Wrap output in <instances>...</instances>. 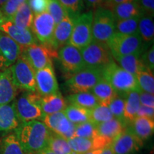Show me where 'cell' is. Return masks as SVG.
<instances>
[{"label": "cell", "mask_w": 154, "mask_h": 154, "mask_svg": "<svg viewBox=\"0 0 154 154\" xmlns=\"http://www.w3.org/2000/svg\"><path fill=\"white\" fill-rule=\"evenodd\" d=\"M90 92H91L96 98L99 105L105 106H108L113 98L118 95L111 84L104 79L100 80L92 88Z\"/></svg>", "instance_id": "cell-23"}, {"label": "cell", "mask_w": 154, "mask_h": 154, "mask_svg": "<svg viewBox=\"0 0 154 154\" xmlns=\"http://www.w3.org/2000/svg\"><path fill=\"white\" fill-rule=\"evenodd\" d=\"M22 57L34 71L53 66L52 58H57V50L50 46L35 44L22 47Z\"/></svg>", "instance_id": "cell-5"}, {"label": "cell", "mask_w": 154, "mask_h": 154, "mask_svg": "<svg viewBox=\"0 0 154 154\" xmlns=\"http://www.w3.org/2000/svg\"><path fill=\"white\" fill-rule=\"evenodd\" d=\"M143 40L139 33L125 35L115 33L108 42L112 57H120L129 54H140Z\"/></svg>", "instance_id": "cell-7"}, {"label": "cell", "mask_w": 154, "mask_h": 154, "mask_svg": "<svg viewBox=\"0 0 154 154\" xmlns=\"http://www.w3.org/2000/svg\"><path fill=\"white\" fill-rule=\"evenodd\" d=\"M41 96L36 92L25 91L13 101L14 110L19 122L42 120L44 117L41 106Z\"/></svg>", "instance_id": "cell-3"}, {"label": "cell", "mask_w": 154, "mask_h": 154, "mask_svg": "<svg viewBox=\"0 0 154 154\" xmlns=\"http://www.w3.org/2000/svg\"><path fill=\"white\" fill-rule=\"evenodd\" d=\"M47 148L55 154H73L68 140L51 132Z\"/></svg>", "instance_id": "cell-34"}, {"label": "cell", "mask_w": 154, "mask_h": 154, "mask_svg": "<svg viewBox=\"0 0 154 154\" xmlns=\"http://www.w3.org/2000/svg\"><path fill=\"white\" fill-rule=\"evenodd\" d=\"M101 154H114L113 153V151L112 150V148H111V145L106 147L105 149H103V151H101Z\"/></svg>", "instance_id": "cell-50"}, {"label": "cell", "mask_w": 154, "mask_h": 154, "mask_svg": "<svg viewBox=\"0 0 154 154\" xmlns=\"http://www.w3.org/2000/svg\"><path fill=\"white\" fill-rule=\"evenodd\" d=\"M142 63L146 69H149L151 72H153L154 69V47L153 44L150 47L149 50L143 54V55L140 57Z\"/></svg>", "instance_id": "cell-45"}, {"label": "cell", "mask_w": 154, "mask_h": 154, "mask_svg": "<svg viewBox=\"0 0 154 154\" xmlns=\"http://www.w3.org/2000/svg\"><path fill=\"white\" fill-rule=\"evenodd\" d=\"M126 126L116 119L96 125V131L99 136L113 140L124 131Z\"/></svg>", "instance_id": "cell-28"}, {"label": "cell", "mask_w": 154, "mask_h": 154, "mask_svg": "<svg viewBox=\"0 0 154 154\" xmlns=\"http://www.w3.org/2000/svg\"><path fill=\"white\" fill-rule=\"evenodd\" d=\"M140 17L116 21L115 33L125 35L138 34V22Z\"/></svg>", "instance_id": "cell-33"}, {"label": "cell", "mask_w": 154, "mask_h": 154, "mask_svg": "<svg viewBox=\"0 0 154 154\" xmlns=\"http://www.w3.org/2000/svg\"><path fill=\"white\" fill-rule=\"evenodd\" d=\"M143 146L140 140L133 132L130 126L126 127L124 131L113 140L111 144L114 154H133Z\"/></svg>", "instance_id": "cell-15"}, {"label": "cell", "mask_w": 154, "mask_h": 154, "mask_svg": "<svg viewBox=\"0 0 154 154\" xmlns=\"http://www.w3.org/2000/svg\"><path fill=\"white\" fill-rule=\"evenodd\" d=\"M115 18L112 11L105 7L96 8L93 12L92 38L94 41L107 44L115 34Z\"/></svg>", "instance_id": "cell-4"}, {"label": "cell", "mask_w": 154, "mask_h": 154, "mask_svg": "<svg viewBox=\"0 0 154 154\" xmlns=\"http://www.w3.org/2000/svg\"><path fill=\"white\" fill-rule=\"evenodd\" d=\"M0 32L7 34L22 47L38 44L37 40L31 29L19 27L10 20H5L1 24Z\"/></svg>", "instance_id": "cell-18"}, {"label": "cell", "mask_w": 154, "mask_h": 154, "mask_svg": "<svg viewBox=\"0 0 154 154\" xmlns=\"http://www.w3.org/2000/svg\"><path fill=\"white\" fill-rule=\"evenodd\" d=\"M106 0H84V5L88 9H95L98 7H103Z\"/></svg>", "instance_id": "cell-48"}, {"label": "cell", "mask_w": 154, "mask_h": 154, "mask_svg": "<svg viewBox=\"0 0 154 154\" xmlns=\"http://www.w3.org/2000/svg\"><path fill=\"white\" fill-rule=\"evenodd\" d=\"M115 20H123L142 16L141 11L136 1L122 3L115 6L111 9Z\"/></svg>", "instance_id": "cell-26"}, {"label": "cell", "mask_w": 154, "mask_h": 154, "mask_svg": "<svg viewBox=\"0 0 154 154\" xmlns=\"http://www.w3.org/2000/svg\"><path fill=\"white\" fill-rule=\"evenodd\" d=\"M137 137L143 141L153 135L154 131V120L146 117H136L129 126Z\"/></svg>", "instance_id": "cell-24"}, {"label": "cell", "mask_w": 154, "mask_h": 154, "mask_svg": "<svg viewBox=\"0 0 154 154\" xmlns=\"http://www.w3.org/2000/svg\"><path fill=\"white\" fill-rule=\"evenodd\" d=\"M34 154H55V153H54L52 151H51L49 149H48V148H47V149L42 150V151L38 152V153H34Z\"/></svg>", "instance_id": "cell-51"}, {"label": "cell", "mask_w": 154, "mask_h": 154, "mask_svg": "<svg viewBox=\"0 0 154 154\" xmlns=\"http://www.w3.org/2000/svg\"><path fill=\"white\" fill-rule=\"evenodd\" d=\"M142 15L151 17L154 16V0H136Z\"/></svg>", "instance_id": "cell-44"}, {"label": "cell", "mask_w": 154, "mask_h": 154, "mask_svg": "<svg viewBox=\"0 0 154 154\" xmlns=\"http://www.w3.org/2000/svg\"><path fill=\"white\" fill-rule=\"evenodd\" d=\"M49 0H28L27 3L34 14H38L47 11Z\"/></svg>", "instance_id": "cell-43"}, {"label": "cell", "mask_w": 154, "mask_h": 154, "mask_svg": "<svg viewBox=\"0 0 154 154\" xmlns=\"http://www.w3.org/2000/svg\"><path fill=\"white\" fill-rule=\"evenodd\" d=\"M22 47L0 32V72L12 66L22 55Z\"/></svg>", "instance_id": "cell-14"}, {"label": "cell", "mask_w": 154, "mask_h": 154, "mask_svg": "<svg viewBox=\"0 0 154 154\" xmlns=\"http://www.w3.org/2000/svg\"><path fill=\"white\" fill-rule=\"evenodd\" d=\"M139 99L140 103L141 106L150 108H154L153 94L143 91L142 90H140V91H139Z\"/></svg>", "instance_id": "cell-46"}, {"label": "cell", "mask_w": 154, "mask_h": 154, "mask_svg": "<svg viewBox=\"0 0 154 154\" xmlns=\"http://www.w3.org/2000/svg\"><path fill=\"white\" fill-rule=\"evenodd\" d=\"M73 27L74 20L67 15L59 24L56 25L51 47L57 50L68 44L69 38L72 35Z\"/></svg>", "instance_id": "cell-20"}, {"label": "cell", "mask_w": 154, "mask_h": 154, "mask_svg": "<svg viewBox=\"0 0 154 154\" xmlns=\"http://www.w3.org/2000/svg\"><path fill=\"white\" fill-rule=\"evenodd\" d=\"M119 66L127 72L130 73L136 76V75L146 68L142 63L140 54H129L120 57H113Z\"/></svg>", "instance_id": "cell-25"}, {"label": "cell", "mask_w": 154, "mask_h": 154, "mask_svg": "<svg viewBox=\"0 0 154 154\" xmlns=\"http://www.w3.org/2000/svg\"><path fill=\"white\" fill-rule=\"evenodd\" d=\"M89 121L94 125H98L113 119L109 107L98 105L91 109H88Z\"/></svg>", "instance_id": "cell-36"}, {"label": "cell", "mask_w": 154, "mask_h": 154, "mask_svg": "<svg viewBox=\"0 0 154 154\" xmlns=\"http://www.w3.org/2000/svg\"><path fill=\"white\" fill-rule=\"evenodd\" d=\"M7 0H0V9L3 7V5L7 2Z\"/></svg>", "instance_id": "cell-54"}, {"label": "cell", "mask_w": 154, "mask_h": 154, "mask_svg": "<svg viewBox=\"0 0 154 154\" xmlns=\"http://www.w3.org/2000/svg\"><path fill=\"white\" fill-rule=\"evenodd\" d=\"M102 151H103V149H96L93 150V151L86 152V153L83 154H101Z\"/></svg>", "instance_id": "cell-52"}, {"label": "cell", "mask_w": 154, "mask_h": 154, "mask_svg": "<svg viewBox=\"0 0 154 154\" xmlns=\"http://www.w3.org/2000/svg\"><path fill=\"white\" fill-rule=\"evenodd\" d=\"M18 88L11 77L10 69L0 72V105L9 104L16 99Z\"/></svg>", "instance_id": "cell-21"}, {"label": "cell", "mask_w": 154, "mask_h": 154, "mask_svg": "<svg viewBox=\"0 0 154 154\" xmlns=\"http://www.w3.org/2000/svg\"><path fill=\"white\" fill-rule=\"evenodd\" d=\"M102 75L119 96L140 90L136 76L121 68L114 61L102 68Z\"/></svg>", "instance_id": "cell-2"}, {"label": "cell", "mask_w": 154, "mask_h": 154, "mask_svg": "<svg viewBox=\"0 0 154 154\" xmlns=\"http://www.w3.org/2000/svg\"><path fill=\"white\" fill-rule=\"evenodd\" d=\"M14 133L26 154H34L47 149L51 134L45 124L38 120L21 123Z\"/></svg>", "instance_id": "cell-1"}, {"label": "cell", "mask_w": 154, "mask_h": 154, "mask_svg": "<svg viewBox=\"0 0 154 154\" xmlns=\"http://www.w3.org/2000/svg\"><path fill=\"white\" fill-rule=\"evenodd\" d=\"M138 33L144 42H153L154 22L153 17L146 15L140 16L138 22Z\"/></svg>", "instance_id": "cell-35"}, {"label": "cell", "mask_w": 154, "mask_h": 154, "mask_svg": "<svg viewBox=\"0 0 154 154\" xmlns=\"http://www.w3.org/2000/svg\"><path fill=\"white\" fill-rule=\"evenodd\" d=\"M34 15L28 3L26 2L19 7L10 21L19 27L31 29L34 17Z\"/></svg>", "instance_id": "cell-29"}, {"label": "cell", "mask_w": 154, "mask_h": 154, "mask_svg": "<svg viewBox=\"0 0 154 154\" xmlns=\"http://www.w3.org/2000/svg\"><path fill=\"white\" fill-rule=\"evenodd\" d=\"M0 154H26L14 132L0 138Z\"/></svg>", "instance_id": "cell-31"}, {"label": "cell", "mask_w": 154, "mask_h": 154, "mask_svg": "<svg viewBox=\"0 0 154 154\" xmlns=\"http://www.w3.org/2000/svg\"><path fill=\"white\" fill-rule=\"evenodd\" d=\"M42 120L51 132L65 139L69 140L74 136L75 125L66 118L63 111L44 115Z\"/></svg>", "instance_id": "cell-13"}, {"label": "cell", "mask_w": 154, "mask_h": 154, "mask_svg": "<svg viewBox=\"0 0 154 154\" xmlns=\"http://www.w3.org/2000/svg\"><path fill=\"white\" fill-rule=\"evenodd\" d=\"M58 58L63 71L71 76L86 67L80 49L70 44H66L59 49Z\"/></svg>", "instance_id": "cell-12"}, {"label": "cell", "mask_w": 154, "mask_h": 154, "mask_svg": "<svg viewBox=\"0 0 154 154\" xmlns=\"http://www.w3.org/2000/svg\"><path fill=\"white\" fill-rule=\"evenodd\" d=\"M136 117H146L151 119H154V108H150L141 106L138 109Z\"/></svg>", "instance_id": "cell-47"}, {"label": "cell", "mask_w": 154, "mask_h": 154, "mask_svg": "<svg viewBox=\"0 0 154 154\" xmlns=\"http://www.w3.org/2000/svg\"><path fill=\"white\" fill-rule=\"evenodd\" d=\"M103 79L102 68L86 67L67 80L66 85L73 93L90 91Z\"/></svg>", "instance_id": "cell-8"}, {"label": "cell", "mask_w": 154, "mask_h": 154, "mask_svg": "<svg viewBox=\"0 0 154 154\" xmlns=\"http://www.w3.org/2000/svg\"><path fill=\"white\" fill-rule=\"evenodd\" d=\"M140 91V90H139ZM139 91H132L123 96L124 98V118L126 122H132L136 118L139 107Z\"/></svg>", "instance_id": "cell-27"}, {"label": "cell", "mask_w": 154, "mask_h": 154, "mask_svg": "<svg viewBox=\"0 0 154 154\" xmlns=\"http://www.w3.org/2000/svg\"><path fill=\"white\" fill-rule=\"evenodd\" d=\"M92 22V10L82 13L79 16L77 17L74 20V27L68 44L81 49L91 43L93 40Z\"/></svg>", "instance_id": "cell-6"}, {"label": "cell", "mask_w": 154, "mask_h": 154, "mask_svg": "<svg viewBox=\"0 0 154 154\" xmlns=\"http://www.w3.org/2000/svg\"><path fill=\"white\" fill-rule=\"evenodd\" d=\"M63 112L66 118L74 125L89 121L88 109L70 104L66 107Z\"/></svg>", "instance_id": "cell-32"}, {"label": "cell", "mask_w": 154, "mask_h": 154, "mask_svg": "<svg viewBox=\"0 0 154 154\" xmlns=\"http://www.w3.org/2000/svg\"><path fill=\"white\" fill-rule=\"evenodd\" d=\"M19 125L13 102L0 105V138L14 132Z\"/></svg>", "instance_id": "cell-19"}, {"label": "cell", "mask_w": 154, "mask_h": 154, "mask_svg": "<svg viewBox=\"0 0 154 154\" xmlns=\"http://www.w3.org/2000/svg\"><path fill=\"white\" fill-rule=\"evenodd\" d=\"M68 101L72 105L86 109H91L99 105L96 98L90 91L73 94L69 96Z\"/></svg>", "instance_id": "cell-30"}, {"label": "cell", "mask_w": 154, "mask_h": 154, "mask_svg": "<svg viewBox=\"0 0 154 154\" xmlns=\"http://www.w3.org/2000/svg\"><path fill=\"white\" fill-rule=\"evenodd\" d=\"M138 86L143 91L153 94L154 76L153 72L146 69L136 75Z\"/></svg>", "instance_id": "cell-37"}, {"label": "cell", "mask_w": 154, "mask_h": 154, "mask_svg": "<svg viewBox=\"0 0 154 154\" xmlns=\"http://www.w3.org/2000/svg\"><path fill=\"white\" fill-rule=\"evenodd\" d=\"M28 0H7L3 7L0 9L5 20H10L19 7Z\"/></svg>", "instance_id": "cell-42"}, {"label": "cell", "mask_w": 154, "mask_h": 154, "mask_svg": "<svg viewBox=\"0 0 154 154\" xmlns=\"http://www.w3.org/2000/svg\"><path fill=\"white\" fill-rule=\"evenodd\" d=\"M36 91L41 96L51 95L59 92V84L53 66L35 72Z\"/></svg>", "instance_id": "cell-16"}, {"label": "cell", "mask_w": 154, "mask_h": 154, "mask_svg": "<svg viewBox=\"0 0 154 154\" xmlns=\"http://www.w3.org/2000/svg\"><path fill=\"white\" fill-rule=\"evenodd\" d=\"M80 51L86 67L103 68L113 61L107 44L94 40L85 47L81 49Z\"/></svg>", "instance_id": "cell-10"}, {"label": "cell", "mask_w": 154, "mask_h": 154, "mask_svg": "<svg viewBox=\"0 0 154 154\" xmlns=\"http://www.w3.org/2000/svg\"><path fill=\"white\" fill-rule=\"evenodd\" d=\"M11 77L17 88L26 91H36L35 71L22 56L9 67Z\"/></svg>", "instance_id": "cell-9"}, {"label": "cell", "mask_w": 154, "mask_h": 154, "mask_svg": "<svg viewBox=\"0 0 154 154\" xmlns=\"http://www.w3.org/2000/svg\"><path fill=\"white\" fill-rule=\"evenodd\" d=\"M98 136L96 126L90 121L75 125L74 137L91 138Z\"/></svg>", "instance_id": "cell-40"}, {"label": "cell", "mask_w": 154, "mask_h": 154, "mask_svg": "<svg viewBox=\"0 0 154 154\" xmlns=\"http://www.w3.org/2000/svg\"><path fill=\"white\" fill-rule=\"evenodd\" d=\"M5 17H4L3 14H2V13L1 10H0V26H1V24H2V23L5 22Z\"/></svg>", "instance_id": "cell-53"}, {"label": "cell", "mask_w": 154, "mask_h": 154, "mask_svg": "<svg viewBox=\"0 0 154 154\" xmlns=\"http://www.w3.org/2000/svg\"><path fill=\"white\" fill-rule=\"evenodd\" d=\"M40 106L44 115L62 112L67 106L66 101L59 91L51 95L41 96Z\"/></svg>", "instance_id": "cell-22"}, {"label": "cell", "mask_w": 154, "mask_h": 154, "mask_svg": "<svg viewBox=\"0 0 154 154\" xmlns=\"http://www.w3.org/2000/svg\"><path fill=\"white\" fill-rule=\"evenodd\" d=\"M134 1H136V0H106L105 5L103 6V7L109 9V10L111 11V9H112L115 6L120 5V4H122V3L131 2H134Z\"/></svg>", "instance_id": "cell-49"}, {"label": "cell", "mask_w": 154, "mask_h": 154, "mask_svg": "<svg viewBox=\"0 0 154 154\" xmlns=\"http://www.w3.org/2000/svg\"><path fill=\"white\" fill-rule=\"evenodd\" d=\"M113 140L98 135L91 138L73 137L68 140L73 154H83L96 149H103L112 143Z\"/></svg>", "instance_id": "cell-17"}, {"label": "cell", "mask_w": 154, "mask_h": 154, "mask_svg": "<svg viewBox=\"0 0 154 154\" xmlns=\"http://www.w3.org/2000/svg\"><path fill=\"white\" fill-rule=\"evenodd\" d=\"M56 24L47 11L34 16L31 31L38 42L51 47Z\"/></svg>", "instance_id": "cell-11"}, {"label": "cell", "mask_w": 154, "mask_h": 154, "mask_svg": "<svg viewBox=\"0 0 154 154\" xmlns=\"http://www.w3.org/2000/svg\"><path fill=\"white\" fill-rule=\"evenodd\" d=\"M67 14L74 20L77 17L82 14L84 8V0H58Z\"/></svg>", "instance_id": "cell-39"}, {"label": "cell", "mask_w": 154, "mask_h": 154, "mask_svg": "<svg viewBox=\"0 0 154 154\" xmlns=\"http://www.w3.org/2000/svg\"><path fill=\"white\" fill-rule=\"evenodd\" d=\"M124 98L121 96L117 95L110 102L108 107L113 118L119 120L126 126L127 122L124 118Z\"/></svg>", "instance_id": "cell-38"}, {"label": "cell", "mask_w": 154, "mask_h": 154, "mask_svg": "<svg viewBox=\"0 0 154 154\" xmlns=\"http://www.w3.org/2000/svg\"><path fill=\"white\" fill-rule=\"evenodd\" d=\"M47 11L52 17L56 25L59 24L65 17L68 15L66 10L63 9L58 0H49Z\"/></svg>", "instance_id": "cell-41"}]
</instances>
